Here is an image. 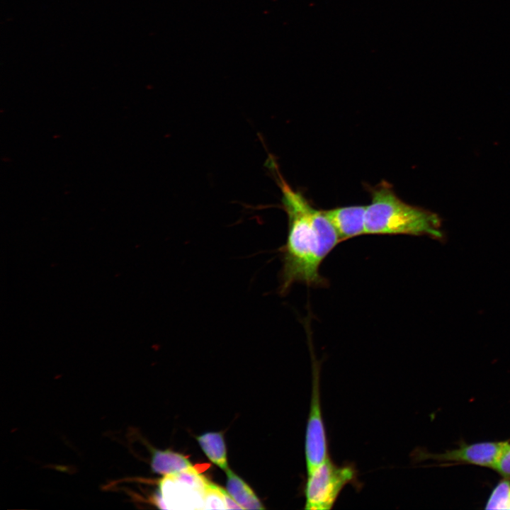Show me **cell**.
Returning <instances> with one entry per match:
<instances>
[{
  "instance_id": "cell-3",
  "label": "cell",
  "mask_w": 510,
  "mask_h": 510,
  "mask_svg": "<svg viewBox=\"0 0 510 510\" xmlns=\"http://www.w3.org/2000/svg\"><path fill=\"white\" fill-rule=\"evenodd\" d=\"M353 465H337L330 458L307 472L305 486L307 510L331 509L342 489L356 480Z\"/></svg>"
},
{
  "instance_id": "cell-14",
  "label": "cell",
  "mask_w": 510,
  "mask_h": 510,
  "mask_svg": "<svg viewBox=\"0 0 510 510\" xmlns=\"http://www.w3.org/2000/svg\"><path fill=\"white\" fill-rule=\"evenodd\" d=\"M152 502L154 505H156L158 508L162 509H168L167 506H166L162 495L161 494V492L158 489L155 493L153 494L152 497Z\"/></svg>"
},
{
  "instance_id": "cell-11",
  "label": "cell",
  "mask_w": 510,
  "mask_h": 510,
  "mask_svg": "<svg viewBox=\"0 0 510 510\" xmlns=\"http://www.w3.org/2000/svg\"><path fill=\"white\" fill-rule=\"evenodd\" d=\"M510 505V482L501 481L493 490L486 506L487 509H509Z\"/></svg>"
},
{
  "instance_id": "cell-15",
  "label": "cell",
  "mask_w": 510,
  "mask_h": 510,
  "mask_svg": "<svg viewBox=\"0 0 510 510\" xmlns=\"http://www.w3.org/2000/svg\"><path fill=\"white\" fill-rule=\"evenodd\" d=\"M509 509H510V505H509Z\"/></svg>"
},
{
  "instance_id": "cell-9",
  "label": "cell",
  "mask_w": 510,
  "mask_h": 510,
  "mask_svg": "<svg viewBox=\"0 0 510 510\" xmlns=\"http://www.w3.org/2000/svg\"><path fill=\"white\" fill-rule=\"evenodd\" d=\"M227 476V490L243 509H264L259 498L248 484L230 469Z\"/></svg>"
},
{
  "instance_id": "cell-1",
  "label": "cell",
  "mask_w": 510,
  "mask_h": 510,
  "mask_svg": "<svg viewBox=\"0 0 510 510\" xmlns=\"http://www.w3.org/2000/svg\"><path fill=\"white\" fill-rule=\"evenodd\" d=\"M271 169L281 191V201L288 217L285 243L280 249L282 269L280 294L287 293L295 283L322 288L328 280L319 268L330 252L341 242L323 210H318L298 191L294 190L271 159Z\"/></svg>"
},
{
  "instance_id": "cell-7",
  "label": "cell",
  "mask_w": 510,
  "mask_h": 510,
  "mask_svg": "<svg viewBox=\"0 0 510 510\" xmlns=\"http://www.w3.org/2000/svg\"><path fill=\"white\" fill-rule=\"evenodd\" d=\"M366 205L337 207L323 210L341 242L366 234Z\"/></svg>"
},
{
  "instance_id": "cell-13",
  "label": "cell",
  "mask_w": 510,
  "mask_h": 510,
  "mask_svg": "<svg viewBox=\"0 0 510 510\" xmlns=\"http://www.w3.org/2000/svg\"><path fill=\"white\" fill-rule=\"evenodd\" d=\"M494 469L504 479L510 480V444L509 443L502 450Z\"/></svg>"
},
{
  "instance_id": "cell-2",
  "label": "cell",
  "mask_w": 510,
  "mask_h": 510,
  "mask_svg": "<svg viewBox=\"0 0 510 510\" xmlns=\"http://www.w3.org/2000/svg\"><path fill=\"white\" fill-rule=\"evenodd\" d=\"M366 205V234L426 236L443 240L441 217L435 212L402 200L387 181L369 187Z\"/></svg>"
},
{
  "instance_id": "cell-10",
  "label": "cell",
  "mask_w": 510,
  "mask_h": 510,
  "mask_svg": "<svg viewBox=\"0 0 510 510\" xmlns=\"http://www.w3.org/2000/svg\"><path fill=\"white\" fill-rule=\"evenodd\" d=\"M201 449L214 464L226 471L228 468L226 446L220 432H207L196 438Z\"/></svg>"
},
{
  "instance_id": "cell-5",
  "label": "cell",
  "mask_w": 510,
  "mask_h": 510,
  "mask_svg": "<svg viewBox=\"0 0 510 510\" xmlns=\"http://www.w3.org/2000/svg\"><path fill=\"white\" fill-rule=\"evenodd\" d=\"M312 375V395L305 441L307 472L329 458L320 401L319 367L314 361Z\"/></svg>"
},
{
  "instance_id": "cell-6",
  "label": "cell",
  "mask_w": 510,
  "mask_h": 510,
  "mask_svg": "<svg viewBox=\"0 0 510 510\" xmlns=\"http://www.w3.org/2000/svg\"><path fill=\"white\" fill-rule=\"evenodd\" d=\"M507 442H483L463 445L443 453L429 455L442 462H455L494 468Z\"/></svg>"
},
{
  "instance_id": "cell-8",
  "label": "cell",
  "mask_w": 510,
  "mask_h": 510,
  "mask_svg": "<svg viewBox=\"0 0 510 510\" xmlns=\"http://www.w3.org/2000/svg\"><path fill=\"white\" fill-rule=\"evenodd\" d=\"M150 465L154 472L163 475L177 473L193 467L186 456L170 450L154 449Z\"/></svg>"
},
{
  "instance_id": "cell-4",
  "label": "cell",
  "mask_w": 510,
  "mask_h": 510,
  "mask_svg": "<svg viewBox=\"0 0 510 510\" xmlns=\"http://www.w3.org/2000/svg\"><path fill=\"white\" fill-rule=\"evenodd\" d=\"M210 482L194 467L164 475L159 483L168 509H203L204 495Z\"/></svg>"
},
{
  "instance_id": "cell-12",
  "label": "cell",
  "mask_w": 510,
  "mask_h": 510,
  "mask_svg": "<svg viewBox=\"0 0 510 510\" xmlns=\"http://www.w3.org/2000/svg\"><path fill=\"white\" fill-rule=\"evenodd\" d=\"M223 490L210 482L204 495L203 509H227Z\"/></svg>"
}]
</instances>
